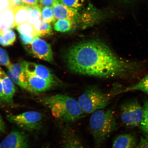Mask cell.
<instances>
[{
  "mask_svg": "<svg viewBox=\"0 0 148 148\" xmlns=\"http://www.w3.org/2000/svg\"><path fill=\"white\" fill-rule=\"evenodd\" d=\"M23 4L28 6H34L38 5L39 0H22Z\"/></svg>",
  "mask_w": 148,
  "mask_h": 148,
  "instance_id": "cell-31",
  "label": "cell"
},
{
  "mask_svg": "<svg viewBox=\"0 0 148 148\" xmlns=\"http://www.w3.org/2000/svg\"><path fill=\"white\" fill-rule=\"evenodd\" d=\"M29 13L28 22L33 25L39 23L42 19L41 9L38 5L29 6Z\"/></svg>",
  "mask_w": 148,
  "mask_h": 148,
  "instance_id": "cell-22",
  "label": "cell"
},
{
  "mask_svg": "<svg viewBox=\"0 0 148 148\" xmlns=\"http://www.w3.org/2000/svg\"><path fill=\"white\" fill-rule=\"evenodd\" d=\"M121 121L129 129L139 127L143 115V109L137 99L125 102L120 107Z\"/></svg>",
  "mask_w": 148,
  "mask_h": 148,
  "instance_id": "cell-5",
  "label": "cell"
},
{
  "mask_svg": "<svg viewBox=\"0 0 148 148\" xmlns=\"http://www.w3.org/2000/svg\"><path fill=\"white\" fill-rule=\"evenodd\" d=\"M36 37L50 36L52 33V28L50 23L41 19L38 23L33 25Z\"/></svg>",
  "mask_w": 148,
  "mask_h": 148,
  "instance_id": "cell-18",
  "label": "cell"
},
{
  "mask_svg": "<svg viewBox=\"0 0 148 148\" xmlns=\"http://www.w3.org/2000/svg\"><path fill=\"white\" fill-rule=\"evenodd\" d=\"M7 120L27 131L37 130L41 127L43 116L36 111H28L16 115L6 116Z\"/></svg>",
  "mask_w": 148,
  "mask_h": 148,
  "instance_id": "cell-6",
  "label": "cell"
},
{
  "mask_svg": "<svg viewBox=\"0 0 148 148\" xmlns=\"http://www.w3.org/2000/svg\"><path fill=\"white\" fill-rule=\"evenodd\" d=\"M52 9L56 20L67 19L75 23L79 16L77 9L70 8L58 2L53 5Z\"/></svg>",
  "mask_w": 148,
  "mask_h": 148,
  "instance_id": "cell-13",
  "label": "cell"
},
{
  "mask_svg": "<svg viewBox=\"0 0 148 148\" xmlns=\"http://www.w3.org/2000/svg\"><path fill=\"white\" fill-rule=\"evenodd\" d=\"M16 27L19 35L34 38L36 37L34 26L29 22L20 24Z\"/></svg>",
  "mask_w": 148,
  "mask_h": 148,
  "instance_id": "cell-21",
  "label": "cell"
},
{
  "mask_svg": "<svg viewBox=\"0 0 148 148\" xmlns=\"http://www.w3.org/2000/svg\"><path fill=\"white\" fill-rule=\"evenodd\" d=\"M7 75H8L9 78L11 79V80L13 82L18 85L20 87L23 89L28 90L26 84L23 82L19 77L15 75L11 70L8 69V71L7 72Z\"/></svg>",
  "mask_w": 148,
  "mask_h": 148,
  "instance_id": "cell-27",
  "label": "cell"
},
{
  "mask_svg": "<svg viewBox=\"0 0 148 148\" xmlns=\"http://www.w3.org/2000/svg\"><path fill=\"white\" fill-rule=\"evenodd\" d=\"M62 129L63 148H86L76 131L70 124L65 123Z\"/></svg>",
  "mask_w": 148,
  "mask_h": 148,
  "instance_id": "cell-9",
  "label": "cell"
},
{
  "mask_svg": "<svg viewBox=\"0 0 148 148\" xmlns=\"http://www.w3.org/2000/svg\"><path fill=\"white\" fill-rule=\"evenodd\" d=\"M28 135L19 131L10 132L0 144V148H29Z\"/></svg>",
  "mask_w": 148,
  "mask_h": 148,
  "instance_id": "cell-8",
  "label": "cell"
},
{
  "mask_svg": "<svg viewBox=\"0 0 148 148\" xmlns=\"http://www.w3.org/2000/svg\"><path fill=\"white\" fill-rule=\"evenodd\" d=\"M114 96L113 90L107 93L97 86H92L86 88L77 101L85 114H92L108 106Z\"/></svg>",
  "mask_w": 148,
  "mask_h": 148,
  "instance_id": "cell-4",
  "label": "cell"
},
{
  "mask_svg": "<svg viewBox=\"0 0 148 148\" xmlns=\"http://www.w3.org/2000/svg\"><path fill=\"white\" fill-rule=\"evenodd\" d=\"M5 126L4 121L0 114V134H3L5 132Z\"/></svg>",
  "mask_w": 148,
  "mask_h": 148,
  "instance_id": "cell-32",
  "label": "cell"
},
{
  "mask_svg": "<svg viewBox=\"0 0 148 148\" xmlns=\"http://www.w3.org/2000/svg\"><path fill=\"white\" fill-rule=\"evenodd\" d=\"M16 40V35L12 29L0 32V44L3 46L13 45Z\"/></svg>",
  "mask_w": 148,
  "mask_h": 148,
  "instance_id": "cell-20",
  "label": "cell"
},
{
  "mask_svg": "<svg viewBox=\"0 0 148 148\" xmlns=\"http://www.w3.org/2000/svg\"><path fill=\"white\" fill-rule=\"evenodd\" d=\"M74 23V22L69 20H58L55 23L53 27L57 32H67L71 30Z\"/></svg>",
  "mask_w": 148,
  "mask_h": 148,
  "instance_id": "cell-23",
  "label": "cell"
},
{
  "mask_svg": "<svg viewBox=\"0 0 148 148\" xmlns=\"http://www.w3.org/2000/svg\"><path fill=\"white\" fill-rule=\"evenodd\" d=\"M41 103L50 110L55 118L64 123L79 121L86 114L78 101L66 94H58L42 98Z\"/></svg>",
  "mask_w": 148,
  "mask_h": 148,
  "instance_id": "cell-2",
  "label": "cell"
},
{
  "mask_svg": "<svg viewBox=\"0 0 148 148\" xmlns=\"http://www.w3.org/2000/svg\"><path fill=\"white\" fill-rule=\"evenodd\" d=\"M85 0H57L58 2L66 6L78 9L82 6Z\"/></svg>",
  "mask_w": 148,
  "mask_h": 148,
  "instance_id": "cell-26",
  "label": "cell"
},
{
  "mask_svg": "<svg viewBox=\"0 0 148 148\" xmlns=\"http://www.w3.org/2000/svg\"><path fill=\"white\" fill-rule=\"evenodd\" d=\"M14 27V9L8 6L0 12V32Z\"/></svg>",
  "mask_w": 148,
  "mask_h": 148,
  "instance_id": "cell-15",
  "label": "cell"
},
{
  "mask_svg": "<svg viewBox=\"0 0 148 148\" xmlns=\"http://www.w3.org/2000/svg\"><path fill=\"white\" fill-rule=\"evenodd\" d=\"M138 143L137 138L134 135L120 134L114 138L111 148H134Z\"/></svg>",
  "mask_w": 148,
  "mask_h": 148,
  "instance_id": "cell-14",
  "label": "cell"
},
{
  "mask_svg": "<svg viewBox=\"0 0 148 148\" xmlns=\"http://www.w3.org/2000/svg\"><path fill=\"white\" fill-rule=\"evenodd\" d=\"M11 64L6 51L0 47V64L8 67Z\"/></svg>",
  "mask_w": 148,
  "mask_h": 148,
  "instance_id": "cell-28",
  "label": "cell"
},
{
  "mask_svg": "<svg viewBox=\"0 0 148 148\" xmlns=\"http://www.w3.org/2000/svg\"><path fill=\"white\" fill-rule=\"evenodd\" d=\"M57 2V0H39L38 5L41 9L45 7L52 8L53 5Z\"/></svg>",
  "mask_w": 148,
  "mask_h": 148,
  "instance_id": "cell-29",
  "label": "cell"
},
{
  "mask_svg": "<svg viewBox=\"0 0 148 148\" xmlns=\"http://www.w3.org/2000/svg\"><path fill=\"white\" fill-rule=\"evenodd\" d=\"M117 128V122L112 110L102 109L92 114L89 120V129L96 147L102 145Z\"/></svg>",
  "mask_w": 148,
  "mask_h": 148,
  "instance_id": "cell-3",
  "label": "cell"
},
{
  "mask_svg": "<svg viewBox=\"0 0 148 148\" xmlns=\"http://www.w3.org/2000/svg\"><path fill=\"white\" fill-rule=\"evenodd\" d=\"M29 9V6L25 5H20L14 9V27L27 22Z\"/></svg>",
  "mask_w": 148,
  "mask_h": 148,
  "instance_id": "cell-16",
  "label": "cell"
},
{
  "mask_svg": "<svg viewBox=\"0 0 148 148\" xmlns=\"http://www.w3.org/2000/svg\"><path fill=\"white\" fill-rule=\"evenodd\" d=\"M3 103H5L4 96H3L2 84L0 79V105L3 104Z\"/></svg>",
  "mask_w": 148,
  "mask_h": 148,
  "instance_id": "cell-33",
  "label": "cell"
},
{
  "mask_svg": "<svg viewBox=\"0 0 148 148\" xmlns=\"http://www.w3.org/2000/svg\"><path fill=\"white\" fill-rule=\"evenodd\" d=\"M66 66L73 73L101 77H120L139 80L146 74L143 61L124 60L103 42L91 40L69 48L64 54Z\"/></svg>",
  "mask_w": 148,
  "mask_h": 148,
  "instance_id": "cell-1",
  "label": "cell"
},
{
  "mask_svg": "<svg viewBox=\"0 0 148 148\" xmlns=\"http://www.w3.org/2000/svg\"><path fill=\"white\" fill-rule=\"evenodd\" d=\"M25 80L28 91L36 93L47 91L56 85L45 79L27 73L26 72Z\"/></svg>",
  "mask_w": 148,
  "mask_h": 148,
  "instance_id": "cell-10",
  "label": "cell"
},
{
  "mask_svg": "<svg viewBox=\"0 0 148 148\" xmlns=\"http://www.w3.org/2000/svg\"><path fill=\"white\" fill-rule=\"evenodd\" d=\"M26 70L27 73L56 84V81L54 75L50 70L45 66L34 62H27Z\"/></svg>",
  "mask_w": 148,
  "mask_h": 148,
  "instance_id": "cell-11",
  "label": "cell"
},
{
  "mask_svg": "<svg viewBox=\"0 0 148 148\" xmlns=\"http://www.w3.org/2000/svg\"><path fill=\"white\" fill-rule=\"evenodd\" d=\"M134 148H148V138H142Z\"/></svg>",
  "mask_w": 148,
  "mask_h": 148,
  "instance_id": "cell-30",
  "label": "cell"
},
{
  "mask_svg": "<svg viewBox=\"0 0 148 148\" xmlns=\"http://www.w3.org/2000/svg\"><path fill=\"white\" fill-rule=\"evenodd\" d=\"M27 63V62L26 61H22L17 63L11 64L10 66L7 67L8 69L11 70L15 75L19 77L25 84L26 66Z\"/></svg>",
  "mask_w": 148,
  "mask_h": 148,
  "instance_id": "cell-19",
  "label": "cell"
},
{
  "mask_svg": "<svg viewBox=\"0 0 148 148\" xmlns=\"http://www.w3.org/2000/svg\"><path fill=\"white\" fill-rule=\"evenodd\" d=\"M143 115L139 127L144 136L148 138V100L144 101Z\"/></svg>",
  "mask_w": 148,
  "mask_h": 148,
  "instance_id": "cell-24",
  "label": "cell"
},
{
  "mask_svg": "<svg viewBox=\"0 0 148 148\" xmlns=\"http://www.w3.org/2000/svg\"><path fill=\"white\" fill-rule=\"evenodd\" d=\"M0 79L2 84L5 103L14 104V97L16 92V88L12 81L0 67Z\"/></svg>",
  "mask_w": 148,
  "mask_h": 148,
  "instance_id": "cell-12",
  "label": "cell"
},
{
  "mask_svg": "<svg viewBox=\"0 0 148 148\" xmlns=\"http://www.w3.org/2000/svg\"><path fill=\"white\" fill-rule=\"evenodd\" d=\"M140 91L148 95V73L136 84L125 88H121L120 94L133 91Z\"/></svg>",
  "mask_w": 148,
  "mask_h": 148,
  "instance_id": "cell-17",
  "label": "cell"
},
{
  "mask_svg": "<svg viewBox=\"0 0 148 148\" xmlns=\"http://www.w3.org/2000/svg\"><path fill=\"white\" fill-rule=\"evenodd\" d=\"M27 46V49L34 57L49 62H53V53L50 44L40 37H36Z\"/></svg>",
  "mask_w": 148,
  "mask_h": 148,
  "instance_id": "cell-7",
  "label": "cell"
},
{
  "mask_svg": "<svg viewBox=\"0 0 148 148\" xmlns=\"http://www.w3.org/2000/svg\"><path fill=\"white\" fill-rule=\"evenodd\" d=\"M42 19L47 23H54L56 20L55 18L53 9L51 7H45L41 9Z\"/></svg>",
  "mask_w": 148,
  "mask_h": 148,
  "instance_id": "cell-25",
  "label": "cell"
}]
</instances>
